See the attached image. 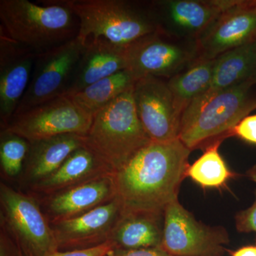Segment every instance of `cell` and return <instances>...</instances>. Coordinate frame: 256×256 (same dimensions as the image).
Instances as JSON below:
<instances>
[{"label":"cell","mask_w":256,"mask_h":256,"mask_svg":"<svg viewBox=\"0 0 256 256\" xmlns=\"http://www.w3.org/2000/svg\"><path fill=\"white\" fill-rule=\"evenodd\" d=\"M124 213L122 204L116 196L78 216L50 223L58 250L90 248L109 242Z\"/></svg>","instance_id":"15"},{"label":"cell","mask_w":256,"mask_h":256,"mask_svg":"<svg viewBox=\"0 0 256 256\" xmlns=\"http://www.w3.org/2000/svg\"><path fill=\"white\" fill-rule=\"evenodd\" d=\"M94 116L62 96L15 114L4 129L28 142L67 134L86 136Z\"/></svg>","instance_id":"8"},{"label":"cell","mask_w":256,"mask_h":256,"mask_svg":"<svg viewBox=\"0 0 256 256\" xmlns=\"http://www.w3.org/2000/svg\"><path fill=\"white\" fill-rule=\"evenodd\" d=\"M234 0H156L146 4L158 32L196 42Z\"/></svg>","instance_id":"11"},{"label":"cell","mask_w":256,"mask_h":256,"mask_svg":"<svg viewBox=\"0 0 256 256\" xmlns=\"http://www.w3.org/2000/svg\"><path fill=\"white\" fill-rule=\"evenodd\" d=\"M133 98L140 121L152 142H168L178 139L182 114L166 80L153 76L138 79Z\"/></svg>","instance_id":"12"},{"label":"cell","mask_w":256,"mask_h":256,"mask_svg":"<svg viewBox=\"0 0 256 256\" xmlns=\"http://www.w3.org/2000/svg\"><path fill=\"white\" fill-rule=\"evenodd\" d=\"M1 227L25 256H48L58 250L50 222L33 196L0 184Z\"/></svg>","instance_id":"6"},{"label":"cell","mask_w":256,"mask_h":256,"mask_svg":"<svg viewBox=\"0 0 256 256\" xmlns=\"http://www.w3.org/2000/svg\"><path fill=\"white\" fill-rule=\"evenodd\" d=\"M114 173L45 196L43 212L50 223L74 218L116 198Z\"/></svg>","instance_id":"16"},{"label":"cell","mask_w":256,"mask_h":256,"mask_svg":"<svg viewBox=\"0 0 256 256\" xmlns=\"http://www.w3.org/2000/svg\"><path fill=\"white\" fill-rule=\"evenodd\" d=\"M137 80L128 69H124L69 97L82 110L94 116L114 99L132 89Z\"/></svg>","instance_id":"23"},{"label":"cell","mask_w":256,"mask_h":256,"mask_svg":"<svg viewBox=\"0 0 256 256\" xmlns=\"http://www.w3.org/2000/svg\"><path fill=\"white\" fill-rule=\"evenodd\" d=\"M254 86L244 82L222 90H208L197 97L182 116L178 139L193 151L230 137L232 130L256 109V97L250 94Z\"/></svg>","instance_id":"2"},{"label":"cell","mask_w":256,"mask_h":256,"mask_svg":"<svg viewBox=\"0 0 256 256\" xmlns=\"http://www.w3.org/2000/svg\"><path fill=\"white\" fill-rule=\"evenodd\" d=\"M228 242L225 228L198 222L178 200L165 208L161 248L170 255L222 256Z\"/></svg>","instance_id":"9"},{"label":"cell","mask_w":256,"mask_h":256,"mask_svg":"<svg viewBox=\"0 0 256 256\" xmlns=\"http://www.w3.org/2000/svg\"><path fill=\"white\" fill-rule=\"evenodd\" d=\"M215 62L216 58H198L188 68L166 80L176 108L182 116L192 101L210 89Z\"/></svg>","instance_id":"22"},{"label":"cell","mask_w":256,"mask_h":256,"mask_svg":"<svg viewBox=\"0 0 256 256\" xmlns=\"http://www.w3.org/2000/svg\"><path fill=\"white\" fill-rule=\"evenodd\" d=\"M236 228L240 233H256V191L255 200L250 207L239 212L235 217Z\"/></svg>","instance_id":"27"},{"label":"cell","mask_w":256,"mask_h":256,"mask_svg":"<svg viewBox=\"0 0 256 256\" xmlns=\"http://www.w3.org/2000/svg\"><path fill=\"white\" fill-rule=\"evenodd\" d=\"M223 140L206 146L203 154L188 166L186 178L202 188H220L237 174L230 171L220 156L218 149Z\"/></svg>","instance_id":"24"},{"label":"cell","mask_w":256,"mask_h":256,"mask_svg":"<svg viewBox=\"0 0 256 256\" xmlns=\"http://www.w3.org/2000/svg\"><path fill=\"white\" fill-rule=\"evenodd\" d=\"M87 42L77 36L37 55L30 85L14 116L66 95Z\"/></svg>","instance_id":"7"},{"label":"cell","mask_w":256,"mask_h":256,"mask_svg":"<svg viewBox=\"0 0 256 256\" xmlns=\"http://www.w3.org/2000/svg\"><path fill=\"white\" fill-rule=\"evenodd\" d=\"M191 150L180 139L150 142L114 173L116 196L124 213H164L178 200Z\"/></svg>","instance_id":"1"},{"label":"cell","mask_w":256,"mask_h":256,"mask_svg":"<svg viewBox=\"0 0 256 256\" xmlns=\"http://www.w3.org/2000/svg\"><path fill=\"white\" fill-rule=\"evenodd\" d=\"M128 69L137 80L146 76L168 80L198 60V46L196 42L156 32L128 47Z\"/></svg>","instance_id":"10"},{"label":"cell","mask_w":256,"mask_h":256,"mask_svg":"<svg viewBox=\"0 0 256 256\" xmlns=\"http://www.w3.org/2000/svg\"><path fill=\"white\" fill-rule=\"evenodd\" d=\"M256 40V0H234L197 40L198 58L214 60Z\"/></svg>","instance_id":"13"},{"label":"cell","mask_w":256,"mask_h":256,"mask_svg":"<svg viewBox=\"0 0 256 256\" xmlns=\"http://www.w3.org/2000/svg\"><path fill=\"white\" fill-rule=\"evenodd\" d=\"M163 228L164 213H124L112 230L110 242L116 248H161Z\"/></svg>","instance_id":"20"},{"label":"cell","mask_w":256,"mask_h":256,"mask_svg":"<svg viewBox=\"0 0 256 256\" xmlns=\"http://www.w3.org/2000/svg\"><path fill=\"white\" fill-rule=\"evenodd\" d=\"M37 55L0 28V124L4 129L18 110L31 80Z\"/></svg>","instance_id":"14"},{"label":"cell","mask_w":256,"mask_h":256,"mask_svg":"<svg viewBox=\"0 0 256 256\" xmlns=\"http://www.w3.org/2000/svg\"><path fill=\"white\" fill-rule=\"evenodd\" d=\"M30 142L5 129L0 136V165L3 174L15 178L22 174L30 150Z\"/></svg>","instance_id":"25"},{"label":"cell","mask_w":256,"mask_h":256,"mask_svg":"<svg viewBox=\"0 0 256 256\" xmlns=\"http://www.w3.org/2000/svg\"><path fill=\"white\" fill-rule=\"evenodd\" d=\"M79 21L78 37L105 38L114 45L129 47L158 32L146 4L124 0H62Z\"/></svg>","instance_id":"5"},{"label":"cell","mask_w":256,"mask_h":256,"mask_svg":"<svg viewBox=\"0 0 256 256\" xmlns=\"http://www.w3.org/2000/svg\"><path fill=\"white\" fill-rule=\"evenodd\" d=\"M30 142L22 173L31 186L48 178L74 151L85 146V136L62 134Z\"/></svg>","instance_id":"18"},{"label":"cell","mask_w":256,"mask_h":256,"mask_svg":"<svg viewBox=\"0 0 256 256\" xmlns=\"http://www.w3.org/2000/svg\"><path fill=\"white\" fill-rule=\"evenodd\" d=\"M230 136H236L244 142L256 146V114L242 118L232 130Z\"/></svg>","instance_id":"26"},{"label":"cell","mask_w":256,"mask_h":256,"mask_svg":"<svg viewBox=\"0 0 256 256\" xmlns=\"http://www.w3.org/2000/svg\"><path fill=\"white\" fill-rule=\"evenodd\" d=\"M247 176L256 184V165L248 170V171L247 172Z\"/></svg>","instance_id":"32"},{"label":"cell","mask_w":256,"mask_h":256,"mask_svg":"<svg viewBox=\"0 0 256 256\" xmlns=\"http://www.w3.org/2000/svg\"><path fill=\"white\" fill-rule=\"evenodd\" d=\"M230 256H256V242L255 245L246 246L230 252Z\"/></svg>","instance_id":"31"},{"label":"cell","mask_w":256,"mask_h":256,"mask_svg":"<svg viewBox=\"0 0 256 256\" xmlns=\"http://www.w3.org/2000/svg\"><path fill=\"white\" fill-rule=\"evenodd\" d=\"M104 256H172L163 249H120L114 248Z\"/></svg>","instance_id":"30"},{"label":"cell","mask_w":256,"mask_h":256,"mask_svg":"<svg viewBox=\"0 0 256 256\" xmlns=\"http://www.w3.org/2000/svg\"><path fill=\"white\" fill-rule=\"evenodd\" d=\"M256 40L216 58L213 78L208 90H222L250 82L256 67Z\"/></svg>","instance_id":"21"},{"label":"cell","mask_w":256,"mask_h":256,"mask_svg":"<svg viewBox=\"0 0 256 256\" xmlns=\"http://www.w3.org/2000/svg\"><path fill=\"white\" fill-rule=\"evenodd\" d=\"M1 0V26L10 38L41 54L78 36L76 15L62 0Z\"/></svg>","instance_id":"3"},{"label":"cell","mask_w":256,"mask_h":256,"mask_svg":"<svg viewBox=\"0 0 256 256\" xmlns=\"http://www.w3.org/2000/svg\"></svg>","instance_id":"34"},{"label":"cell","mask_w":256,"mask_h":256,"mask_svg":"<svg viewBox=\"0 0 256 256\" xmlns=\"http://www.w3.org/2000/svg\"><path fill=\"white\" fill-rule=\"evenodd\" d=\"M112 173L108 166L84 146L74 151L48 178L30 188L32 191L48 196Z\"/></svg>","instance_id":"19"},{"label":"cell","mask_w":256,"mask_h":256,"mask_svg":"<svg viewBox=\"0 0 256 256\" xmlns=\"http://www.w3.org/2000/svg\"><path fill=\"white\" fill-rule=\"evenodd\" d=\"M0 256H25L18 244L2 227L0 232Z\"/></svg>","instance_id":"29"},{"label":"cell","mask_w":256,"mask_h":256,"mask_svg":"<svg viewBox=\"0 0 256 256\" xmlns=\"http://www.w3.org/2000/svg\"><path fill=\"white\" fill-rule=\"evenodd\" d=\"M250 82H252L254 85H256V67L255 69V72H254V75H252V78H250Z\"/></svg>","instance_id":"33"},{"label":"cell","mask_w":256,"mask_h":256,"mask_svg":"<svg viewBox=\"0 0 256 256\" xmlns=\"http://www.w3.org/2000/svg\"><path fill=\"white\" fill-rule=\"evenodd\" d=\"M133 88L94 114L85 136V146L114 172L152 142L138 118Z\"/></svg>","instance_id":"4"},{"label":"cell","mask_w":256,"mask_h":256,"mask_svg":"<svg viewBox=\"0 0 256 256\" xmlns=\"http://www.w3.org/2000/svg\"><path fill=\"white\" fill-rule=\"evenodd\" d=\"M116 248L112 242H109L90 248L74 250H57L48 256H104Z\"/></svg>","instance_id":"28"},{"label":"cell","mask_w":256,"mask_h":256,"mask_svg":"<svg viewBox=\"0 0 256 256\" xmlns=\"http://www.w3.org/2000/svg\"><path fill=\"white\" fill-rule=\"evenodd\" d=\"M128 48L105 38H89L65 96H73L101 79L128 69Z\"/></svg>","instance_id":"17"}]
</instances>
